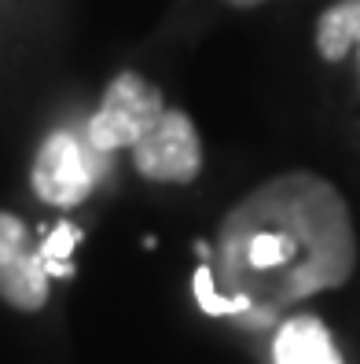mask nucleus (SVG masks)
<instances>
[{"instance_id":"obj_1","label":"nucleus","mask_w":360,"mask_h":364,"mask_svg":"<svg viewBox=\"0 0 360 364\" xmlns=\"http://www.w3.org/2000/svg\"><path fill=\"white\" fill-rule=\"evenodd\" d=\"M353 265L356 235L338 188L316 173H280L228 210L214 269L228 298L250 302L239 324L265 328L280 309L342 287Z\"/></svg>"},{"instance_id":"obj_2","label":"nucleus","mask_w":360,"mask_h":364,"mask_svg":"<svg viewBox=\"0 0 360 364\" xmlns=\"http://www.w3.org/2000/svg\"><path fill=\"white\" fill-rule=\"evenodd\" d=\"M162 114H165L162 92L147 77L125 70L107 85L103 107L84 125V140L103 155L121 151V147H133L140 136L151 133Z\"/></svg>"},{"instance_id":"obj_3","label":"nucleus","mask_w":360,"mask_h":364,"mask_svg":"<svg viewBox=\"0 0 360 364\" xmlns=\"http://www.w3.org/2000/svg\"><path fill=\"white\" fill-rule=\"evenodd\" d=\"M103 151L89 140H77L74 133L59 129L52 133L37 151V162H33V191L37 199H45L52 206H77L89 199V191L96 184V166L92 159H99Z\"/></svg>"},{"instance_id":"obj_4","label":"nucleus","mask_w":360,"mask_h":364,"mask_svg":"<svg viewBox=\"0 0 360 364\" xmlns=\"http://www.w3.org/2000/svg\"><path fill=\"white\" fill-rule=\"evenodd\" d=\"M133 166L147 181L187 184L202 169V144L184 111H165L155 129L133 144Z\"/></svg>"},{"instance_id":"obj_5","label":"nucleus","mask_w":360,"mask_h":364,"mask_svg":"<svg viewBox=\"0 0 360 364\" xmlns=\"http://www.w3.org/2000/svg\"><path fill=\"white\" fill-rule=\"evenodd\" d=\"M0 298L23 313L40 309L48 298V272L40 250L30 247L26 225L11 213H0Z\"/></svg>"},{"instance_id":"obj_6","label":"nucleus","mask_w":360,"mask_h":364,"mask_svg":"<svg viewBox=\"0 0 360 364\" xmlns=\"http://www.w3.org/2000/svg\"><path fill=\"white\" fill-rule=\"evenodd\" d=\"M276 364H342L334 342L316 316H290L276 331Z\"/></svg>"},{"instance_id":"obj_7","label":"nucleus","mask_w":360,"mask_h":364,"mask_svg":"<svg viewBox=\"0 0 360 364\" xmlns=\"http://www.w3.org/2000/svg\"><path fill=\"white\" fill-rule=\"evenodd\" d=\"M356 45H360V0H342V4L327 8L320 15V23H316V48H320V55L338 63Z\"/></svg>"},{"instance_id":"obj_8","label":"nucleus","mask_w":360,"mask_h":364,"mask_svg":"<svg viewBox=\"0 0 360 364\" xmlns=\"http://www.w3.org/2000/svg\"><path fill=\"white\" fill-rule=\"evenodd\" d=\"M192 287H195V298H199V309L209 313V316H243V313L250 309L246 298H228V294L217 291V284H214V265H199Z\"/></svg>"},{"instance_id":"obj_9","label":"nucleus","mask_w":360,"mask_h":364,"mask_svg":"<svg viewBox=\"0 0 360 364\" xmlns=\"http://www.w3.org/2000/svg\"><path fill=\"white\" fill-rule=\"evenodd\" d=\"M77 247V228L74 225H55L48 232V240L40 243V262H45V272L48 276H59V280H67V276L74 272L70 269V254Z\"/></svg>"},{"instance_id":"obj_10","label":"nucleus","mask_w":360,"mask_h":364,"mask_svg":"<svg viewBox=\"0 0 360 364\" xmlns=\"http://www.w3.org/2000/svg\"><path fill=\"white\" fill-rule=\"evenodd\" d=\"M228 4H236V8H253V4H265V0H228Z\"/></svg>"}]
</instances>
